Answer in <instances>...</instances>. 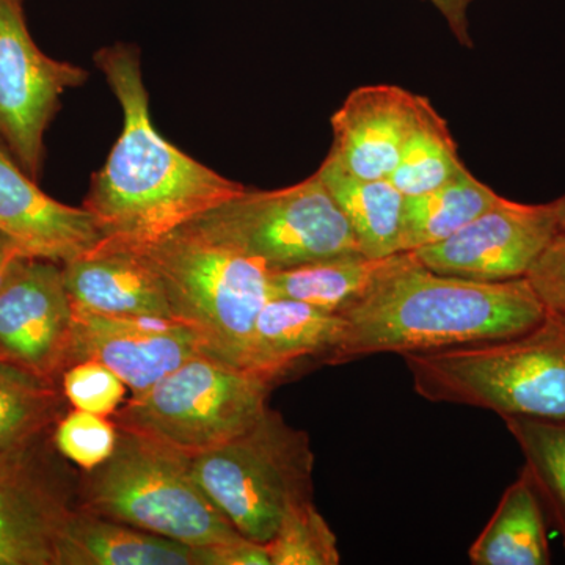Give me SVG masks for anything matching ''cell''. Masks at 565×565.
<instances>
[{
	"mask_svg": "<svg viewBox=\"0 0 565 565\" xmlns=\"http://www.w3.org/2000/svg\"><path fill=\"white\" fill-rule=\"evenodd\" d=\"M95 63L122 110L120 137L82 204L103 234L99 248L143 250L245 191L158 132L136 46L103 47Z\"/></svg>",
	"mask_w": 565,
	"mask_h": 565,
	"instance_id": "1",
	"label": "cell"
},
{
	"mask_svg": "<svg viewBox=\"0 0 565 565\" xmlns=\"http://www.w3.org/2000/svg\"><path fill=\"white\" fill-rule=\"evenodd\" d=\"M545 313L526 277L467 280L427 269L412 252L396 253L362 299L341 313L343 330L326 366L375 353L508 340L533 329Z\"/></svg>",
	"mask_w": 565,
	"mask_h": 565,
	"instance_id": "2",
	"label": "cell"
},
{
	"mask_svg": "<svg viewBox=\"0 0 565 565\" xmlns=\"http://www.w3.org/2000/svg\"><path fill=\"white\" fill-rule=\"evenodd\" d=\"M423 399L565 422V315L519 337L403 355Z\"/></svg>",
	"mask_w": 565,
	"mask_h": 565,
	"instance_id": "3",
	"label": "cell"
},
{
	"mask_svg": "<svg viewBox=\"0 0 565 565\" xmlns=\"http://www.w3.org/2000/svg\"><path fill=\"white\" fill-rule=\"evenodd\" d=\"M76 508L192 546L244 537L196 481L191 455L120 427L114 455L84 471Z\"/></svg>",
	"mask_w": 565,
	"mask_h": 565,
	"instance_id": "4",
	"label": "cell"
},
{
	"mask_svg": "<svg viewBox=\"0 0 565 565\" xmlns=\"http://www.w3.org/2000/svg\"><path fill=\"white\" fill-rule=\"evenodd\" d=\"M161 278L173 318L206 355L247 370L256 319L270 296L269 270L184 225L139 250Z\"/></svg>",
	"mask_w": 565,
	"mask_h": 565,
	"instance_id": "5",
	"label": "cell"
},
{
	"mask_svg": "<svg viewBox=\"0 0 565 565\" xmlns=\"http://www.w3.org/2000/svg\"><path fill=\"white\" fill-rule=\"evenodd\" d=\"M207 497L244 537L267 545L296 509L315 503L310 437L267 408L250 429L192 456Z\"/></svg>",
	"mask_w": 565,
	"mask_h": 565,
	"instance_id": "6",
	"label": "cell"
},
{
	"mask_svg": "<svg viewBox=\"0 0 565 565\" xmlns=\"http://www.w3.org/2000/svg\"><path fill=\"white\" fill-rule=\"evenodd\" d=\"M262 375L199 353L110 416L120 429L200 455L250 429L269 408Z\"/></svg>",
	"mask_w": 565,
	"mask_h": 565,
	"instance_id": "7",
	"label": "cell"
},
{
	"mask_svg": "<svg viewBox=\"0 0 565 565\" xmlns=\"http://www.w3.org/2000/svg\"><path fill=\"white\" fill-rule=\"evenodd\" d=\"M188 226L269 273L360 253L351 225L318 173L277 191L245 189Z\"/></svg>",
	"mask_w": 565,
	"mask_h": 565,
	"instance_id": "8",
	"label": "cell"
},
{
	"mask_svg": "<svg viewBox=\"0 0 565 565\" xmlns=\"http://www.w3.org/2000/svg\"><path fill=\"white\" fill-rule=\"evenodd\" d=\"M87 79L81 66L55 61L36 46L24 0H0V140L32 180H39L44 134L62 96Z\"/></svg>",
	"mask_w": 565,
	"mask_h": 565,
	"instance_id": "9",
	"label": "cell"
},
{
	"mask_svg": "<svg viewBox=\"0 0 565 565\" xmlns=\"http://www.w3.org/2000/svg\"><path fill=\"white\" fill-rule=\"evenodd\" d=\"M559 232L555 204L501 199L448 239L412 253L437 274L508 281L526 277Z\"/></svg>",
	"mask_w": 565,
	"mask_h": 565,
	"instance_id": "10",
	"label": "cell"
},
{
	"mask_svg": "<svg viewBox=\"0 0 565 565\" xmlns=\"http://www.w3.org/2000/svg\"><path fill=\"white\" fill-rule=\"evenodd\" d=\"M74 307L62 264L21 258L0 289V352L33 373L61 381Z\"/></svg>",
	"mask_w": 565,
	"mask_h": 565,
	"instance_id": "11",
	"label": "cell"
},
{
	"mask_svg": "<svg viewBox=\"0 0 565 565\" xmlns=\"http://www.w3.org/2000/svg\"><path fill=\"white\" fill-rule=\"evenodd\" d=\"M199 353H204L202 341L177 319L74 308L66 370L71 364L95 360L114 371L136 396Z\"/></svg>",
	"mask_w": 565,
	"mask_h": 565,
	"instance_id": "12",
	"label": "cell"
},
{
	"mask_svg": "<svg viewBox=\"0 0 565 565\" xmlns=\"http://www.w3.org/2000/svg\"><path fill=\"white\" fill-rule=\"evenodd\" d=\"M41 444L0 456V565H57L76 503Z\"/></svg>",
	"mask_w": 565,
	"mask_h": 565,
	"instance_id": "13",
	"label": "cell"
},
{
	"mask_svg": "<svg viewBox=\"0 0 565 565\" xmlns=\"http://www.w3.org/2000/svg\"><path fill=\"white\" fill-rule=\"evenodd\" d=\"M0 233L24 258L57 264L95 250L103 234L84 206L74 207L41 191L0 140Z\"/></svg>",
	"mask_w": 565,
	"mask_h": 565,
	"instance_id": "14",
	"label": "cell"
},
{
	"mask_svg": "<svg viewBox=\"0 0 565 565\" xmlns=\"http://www.w3.org/2000/svg\"><path fill=\"white\" fill-rule=\"evenodd\" d=\"M424 96L396 85H366L349 93L332 117L329 158L362 180H388L418 121Z\"/></svg>",
	"mask_w": 565,
	"mask_h": 565,
	"instance_id": "15",
	"label": "cell"
},
{
	"mask_svg": "<svg viewBox=\"0 0 565 565\" xmlns=\"http://www.w3.org/2000/svg\"><path fill=\"white\" fill-rule=\"evenodd\" d=\"M343 323L341 315L273 297L256 319L247 370L275 386L307 364H327Z\"/></svg>",
	"mask_w": 565,
	"mask_h": 565,
	"instance_id": "16",
	"label": "cell"
},
{
	"mask_svg": "<svg viewBox=\"0 0 565 565\" xmlns=\"http://www.w3.org/2000/svg\"><path fill=\"white\" fill-rule=\"evenodd\" d=\"M62 267L74 308L174 319L161 278L139 252L96 247Z\"/></svg>",
	"mask_w": 565,
	"mask_h": 565,
	"instance_id": "17",
	"label": "cell"
},
{
	"mask_svg": "<svg viewBox=\"0 0 565 565\" xmlns=\"http://www.w3.org/2000/svg\"><path fill=\"white\" fill-rule=\"evenodd\" d=\"M57 565H207L192 546L74 508L57 544Z\"/></svg>",
	"mask_w": 565,
	"mask_h": 565,
	"instance_id": "18",
	"label": "cell"
},
{
	"mask_svg": "<svg viewBox=\"0 0 565 565\" xmlns=\"http://www.w3.org/2000/svg\"><path fill=\"white\" fill-rule=\"evenodd\" d=\"M327 191L351 225L360 253L386 258L401 252L403 193L390 180H362L327 156L318 172Z\"/></svg>",
	"mask_w": 565,
	"mask_h": 565,
	"instance_id": "19",
	"label": "cell"
},
{
	"mask_svg": "<svg viewBox=\"0 0 565 565\" xmlns=\"http://www.w3.org/2000/svg\"><path fill=\"white\" fill-rule=\"evenodd\" d=\"M544 505L522 470L505 489L497 511L468 550L475 565L552 564Z\"/></svg>",
	"mask_w": 565,
	"mask_h": 565,
	"instance_id": "20",
	"label": "cell"
},
{
	"mask_svg": "<svg viewBox=\"0 0 565 565\" xmlns=\"http://www.w3.org/2000/svg\"><path fill=\"white\" fill-rule=\"evenodd\" d=\"M501 199L468 169L434 191L405 196L401 252L419 250L448 239Z\"/></svg>",
	"mask_w": 565,
	"mask_h": 565,
	"instance_id": "21",
	"label": "cell"
},
{
	"mask_svg": "<svg viewBox=\"0 0 565 565\" xmlns=\"http://www.w3.org/2000/svg\"><path fill=\"white\" fill-rule=\"evenodd\" d=\"M388 259L356 253L269 273L270 296L341 315L362 299Z\"/></svg>",
	"mask_w": 565,
	"mask_h": 565,
	"instance_id": "22",
	"label": "cell"
},
{
	"mask_svg": "<svg viewBox=\"0 0 565 565\" xmlns=\"http://www.w3.org/2000/svg\"><path fill=\"white\" fill-rule=\"evenodd\" d=\"M61 418L57 381L0 359V456L36 444Z\"/></svg>",
	"mask_w": 565,
	"mask_h": 565,
	"instance_id": "23",
	"label": "cell"
},
{
	"mask_svg": "<svg viewBox=\"0 0 565 565\" xmlns=\"http://www.w3.org/2000/svg\"><path fill=\"white\" fill-rule=\"evenodd\" d=\"M467 170L460 161L448 122L424 98L418 121L405 141L403 154L388 178L404 196L440 188Z\"/></svg>",
	"mask_w": 565,
	"mask_h": 565,
	"instance_id": "24",
	"label": "cell"
},
{
	"mask_svg": "<svg viewBox=\"0 0 565 565\" xmlns=\"http://www.w3.org/2000/svg\"><path fill=\"white\" fill-rule=\"evenodd\" d=\"M505 427L525 457L530 478L563 537L565 548V422L503 416Z\"/></svg>",
	"mask_w": 565,
	"mask_h": 565,
	"instance_id": "25",
	"label": "cell"
},
{
	"mask_svg": "<svg viewBox=\"0 0 565 565\" xmlns=\"http://www.w3.org/2000/svg\"><path fill=\"white\" fill-rule=\"evenodd\" d=\"M266 546L270 565L341 564L337 535L315 503L305 504L286 516Z\"/></svg>",
	"mask_w": 565,
	"mask_h": 565,
	"instance_id": "26",
	"label": "cell"
},
{
	"mask_svg": "<svg viewBox=\"0 0 565 565\" xmlns=\"http://www.w3.org/2000/svg\"><path fill=\"white\" fill-rule=\"evenodd\" d=\"M118 441V427L107 416L73 411L58 419L52 434V444L58 455L81 467L84 471L106 462Z\"/></svg>",
	"mask_w": 565,
	"mask_h": 565,
	"instance_id": "27",
	"label": "cell"
},
{
	"mask_svg": "<svg viewBox=\"0 0 565 565\" xmlns=\"http://www.w3.org/2000/svg\"><path fill=\"white\" fill-rule=\"evenodd\" d=\"M63 396L77 411L110 418L126 399L125 382L106 364L85 360L63 371Z\"/></svg>",
	"mask_w": 565,
	"mask_h": 565,
	"instance_id": "28",
	"label": "cell"
},
{
	"mask_svg": "<svg viewBox=\"0 0 565 565\" xmlns=\"http://www.w3.org/2000/svg\"><path fill=\"white\" fill-rule=\"evenodd\" d=\"M526 278L548 310L565 315V232L556 234Z\"/></svg>",
	"mask_w": 565,
	"mask_h": 565,
	"instance_id": "29",
	"label": "cell"
},
{
	"mask_svg": "<svg viewBox=\"0 0 565 565\" xmlns=\"http://www.w3.org/2000/svg\"><path fill=\"white\" fill-rule=\"evenodd\" d=\"M207 565H270L269 550L247 537L207 545Z\"/></svg>",
	"mask_w": 565,
	"mask_h": 565,
	"instance_id": "30",
	"label": "cell"
},
{
	"mask_svg": "<svg viewBox=\"0 0 565 565\" xmlns=\"http://www.w3.org/2000/svg\"><path fill=\"white\" fill-rule=\"evenodd\" d=\"M424 2H429L445 18L449 31L462 46L473 47L468 11L476 0H424Z\"/></svg>",
	"mask_w": 565,
	"mask_h": 565,
	"instance_id": "31",
	"label": "cell"
},
{
	"mask_svg": "<svg viewBox=\"0 0 565 565\" xmlns=\"http://www.w3.org/2000/svg\"><path fill=\"white\" fill-rule=\"evenodd\" d=\"M21 258H24V256L18 250L17 245L11 243L9 237L0 233V289L9 280L14 266H17Z\"/></svg>",
	"mask_w": 565,
	"mask_h": 565,
	"instance_id": "32",
	"label": "cell"
},
{
	"mask_svg": "<svg viewBox=\"0 0 565 565\" xmlns=\"http://www.w3.org/2000/svg\"><path fill=\"white\" fill-rule=\"evenodd\" d=\"M553 204H555L559 230L561 232H565V193L563 196H561V199H557L556 202H553Z\"/></svg>",
	"mask_w": 565,
	"mask_h": 565,
	"instance_id": "33",
	"label": "cell"
},
{
	"mask_svg": "<svg viewBox=\"0 0 565 565\" xmlns=\"http://www.w3.org/2000/svg\"><path fill=\"white\" fill-rule=\"evenodd\" d=\"M0 359H3L2 352H0Z\"/></svg>",
	"mask_w": 565,
	"mask_h": 565,
	"instance_id": "34",
	"label": "cell"
}]
</instances>
